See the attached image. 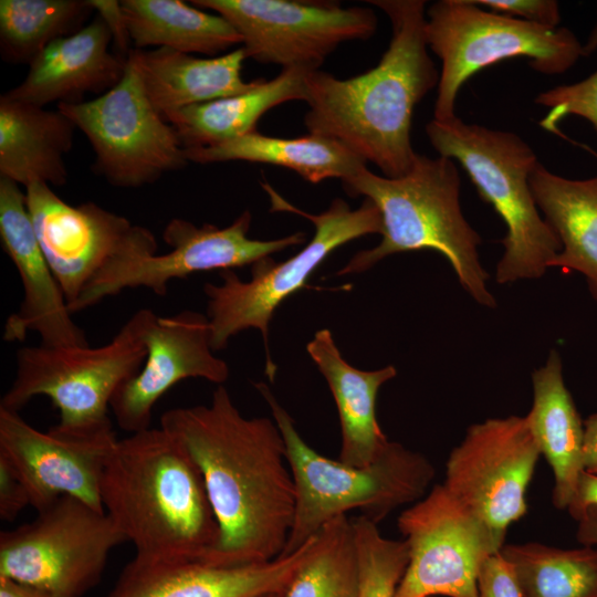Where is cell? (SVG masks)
<instances>
[{
    "instance_id": "6da1fadb",
    "label": "cell",
    "mask_w": 597,
    "mask_h": 597,
    "mask_svg": "<svg viewBox=\"0 0 597 597\" xmlns=\"http://www.w3.org/2000/svg\"><path fill=\"white\" fill-rule=\"evenodd\" d=\"M160 427L197 463L219 526L203 563L261 564L281 556L295 512V488L283 436L274 420L245 418L219 385L211 404L175 408Z\"/></svg>"
},
{
    "instance_id": "7a4b0ae2",
    "label": "cell",
    "mask_w": 597,
    "mask_h": 597,
    "mask_svg": "<svg viewBox=\"0 0 597 597\" xmlns=\"http://www.w3.org/2000/svg\"><path fill=\"white\" fill-rule=\"evenodd\" d=\"M368 3L389 18L387 50L376 66L349 78L310 71L304 124L310 134L342 143L396 178L409 171L416 155L410 138L415 107L438 86L440 74L426 42V1Z\"/></svg>"
},
{
    "instance_id": "3957f363",
    "label": "cell",
    "mask_w": 597,
    "mask_h": 597,
    "mask_svg": "<svg viewBox=\"0 0 597 597\" xmlns=\"http://www.w3.org/2000/svg\"><path fill=\"white\" fill-rule=\"evenodd\" d=\"M100 495L137 557L203 563L217 544L219 526L202 474L185 446L161 427L117 439Z\"/></svg>"
},
{
    "instance_id": "277c9868",
    "label": "cell",
    "mask_w": 597,
    "mask_h": 597,
    "mask_svg": "<svg viewBox=\"0 0 597 597\" xmlns=\"http://www.w3.org/2000/svg\"><path fill=\"white\" fill-rule=\"evenodd\" d=\"M460 185L453 159L418 153L404 176L376 175L365 166L344 180L349 196H363L376 205L384 231L379 244L358 251L337 275L365 272L391 254L434 250L449 261L461 286L476 303L496 307L488 287L489 274L479 258L481 238L461 210Z\"/></svg>"
},
{
    "instance_id": "5b68a950",
    "label": "cell",
    "mask_w": 597,
    "mask_h": 597,
    "mask_svg": "<svg viewBox=\"0 0 597 597\" xmlns=\"http://www.w3.org/2000/svg\"><path fill=\"white\" fill-rule=\"evenodd\" d=\"M254 386L283 436L295 488L293 524L281 556L297 551L327 522L352 510L378 524L397 507L426 495L434 468L423 454L389 441L365 467L332 460L303 440L292 417L264 383Z\"/></svg>"
},
{
    "instance_id": "8992f818",
    "label": "cell",
    "mask_w": 597,
    "mask_h": 597,
    "mask_svg": "<svg viewBox=\"0 0 597 597\" xmlns=\"http://www.w3.org/2000/svg\"><path fill=\"white\" fill-rule=\"evenodd\" d=\"M426 133L439 156L460 164L506 227L496 282L542 277L562 244L541 217L530 186L538 164L531 146L514 133L468 124L457 116L447 122L431 119Z\"/></svg>"
},
{
    "instance_id": "52a82bcc",
    "label": "cell",
    "mask_w": 597,
    "mask_h": 597,
    "mask_svg": "<svg viewBox=\"0 0 597 597\" xmlns=\"http://www.w3.org/2000/svg\"><path fill=\"white\" fill-rule=\"evenodd\" d=\"M261 187L269 196L271 211L292 212L308 219L315 229L313 238L283 262L270 256L254 262L249 281H242L233 270H223L220 272L222 283H206L203 291L208 297L212 349L220 350L230 337L256 328L264 342L265 373L273 379L276 366L271 359L268 335L275 310L287 297L307 287L310 276L333 251L355 239L383 234L384 226L380 211L369 199L352 209L345 200L335 198L325 211L312 214L286 201L269 182H261Z\"/></svg>"
},
{
    "instance_id": "ba28073f",
    "label": "cell",
    "mask_w": 597,
    "mask_h": 597,
    "mask_svg": "<svg viewBox=\"0 0 597 597\" xmlns=\"http://www.w3.org/2000/svg\"><path fill=\"white\" fill-rule=\"evenodd\" d=\"M148 314V308L137 311L111 342L100 347L41 344L20 348L13 383L0 407L19 412L32 398L45 396L60 412L56 429L74 434L113 430L111 401L145 360Z\"/></svg>"
},
{
    "instance_id": "9c48e42d",
    "label": "cell",
    "mask_w": 597,
    "mask_h": 597,
    "mask_svg": "<svg viewBox=\"0 0 597 597\" xmlns=\"http://www.w3.org/2000/svg\"><path fill=\"white\" fill-rule=\"evenodd\" d=\"M428 49L441 61L433 119L454 118L463 84L500 61L524 57L545 75L568 71L583 57V43L565 27L547 28L502 15L473 0H439L426 12Z\"/></svg>"
},
{
    "instance_id": "30bf717a",
    "label": "cell",
    "mask_w": 597,
    "mask_h": 597,
    "mask_svg": "<svg viewBox=\"0 0 597 597\" xmlns=\"http://www.w3.org/2000/svg\"><path fill=\"white\" fill-rule=\"evenodd\" d=\"M251 221L249 210L223 228L210 223L199 227L174 218L163 231V239L170 248L164 254L157 253V242L150 230L134 226L124 247L87 283L69 310L72 314L86 310L126 289L146 287L164 296L172 280L252 265L305 242L304 232L274 240L250 239Z\"/></svg>"
},
{
    "instance_id": "8fae6325",
    "label": "cell",
    "mask_w": 597,
    "mask_h": 597,
    "mask_svg": "<svg viewBox=\"0 0 597 597\" xmlns=\"http://www.w3.org/2000/svg\"><path fill=\"white\" fill-rule=\"evenodd\" d=\"M126 542L111 517L63 495L29 523L0 533V576L63 597H82Z\"/></svg>"
},
{
    "instance_id": "7c38bea8",
    "label": "cell",
    "mask_w": 597,
    "mask_h": 597,
    "mask_svg": "<svg viewBox=\"0 0 597 597\" xmlns=\"http://www.w3.org/2000/svg\"><path fill=\"white\" fill-rule=\"evenodd\" d=\"M56 108L87 137L94 172L113 186L154 184L189 163L177 132L149 102L128 56L124 76L109 91Z\"/></svg>"
},
{
    "instance_id": "4fadbf2b",
    "label": "cell",
    "mask_w": 597,
    "mask_h": 597,
    "mask_svg": "<svg viewBox=\"0 0 597 597\" xmlns=\"http://www.w3.org/2000/svg\"><path fill=\"white\" fill-rule=\"evenodd\" d=\"M223 17L240 34L247 59L260 63L318 70L342 43L369 39L377 29L366 7L332 1L192 0Z\"/></svg>"
},
{
    "instance_id": "5bb4252c",
    "label": "cell",
    "mask_w": 597,
    "mask_h": 597,
    "mask_svg": "<svg viewBox=\"0 0 597 597\" xmlns=\"http://www.w3.org/2000/svg\"><path fill=\"white\" fill-rule=\"evenodd\" d=\"M397 525L409 561L395 597H478L481 567L502 546L443 483L406 509Z\"/></svg>"
},
{
    "instance_id": "9a60e30c",
    "label": "cell",
    "mask_w": 597,
    "mask_h": 597,
    "mask_svg": "<svg viewBox=\"0 0 597 597\" xmlns=\"http://www.w3.org/2000/svg\"><path fill=\"white\" fill-rule=\"evenodd\" d=\"M541 451L526 417L474 423L447 461L444 486L503 546L527 510L525 493Z\"/></svg>"
},
{
    "instance_id": "2e32d148",
    "label": "cell",
    "mask_w": 597,
    "mask_h": 597,
    "mask_svg": "<svg viewBox=\"0 0 597 597\" xmlns=\"http://www.w3.org/2000/svg\"><path fill=\"white\" fill-rule=\"evenodd\" d=\"M116 441L113 430L74 434L52 427L40 431L18 411L0 407V454L23 480L36 511L63 495L104 511L100 484Z\"/></svg>"
},
{
    "instance_id": "e0dca14e",
    "label": "cell",
    "mask_w": 597,
    "mask_h": 597,
    "mask_svg": "<svg viewBox=\"0 0 597 597\" xmlns=\"http://www.w3.org/2000/svg\"><path fill=\"white\" fill-rule=\"evenodd\" d=\"M144 343L140 369L117 389L109 406L117 425L129 434L149 428L156 402L179 381L202 378L222 385L229 378L228 364L213 354L203 314L182 311L158 316L149 310Z\"/></svg>"
},
{
    "instance_id": "ac0fdd59",
    "label": "cell",
    "mask_w": 597,
    "mask_h": 597,
    "mask_svg": "<svg viewBox=\"0 0 597 597\" xmlns=\"http://www.w3.org/2000/svg\"><path fill=\"white\" fill-rule=\"evenodd\" d=\"M25 196L40 247L70 305L124 247L134 224L92 201L69 205L45 182H31Z\"/></svg>"
},
{
    "instance_id": "d6986e66",
    "label": "cell",
    "mask_w": 597,
    "mask_h": 597,
    "mask_svg": "<svg viewBox=\"0 0 597 597\" xmlns=\"http://www.w3.org/2000/svg\"><path fill=\"white\" fill-rule=\"evenodd\" d=\"M0 238L22 286L20 308L4 324L7 342L24 341L35 332L50 347L87 346L85 333L72 320L65 295L38 241L17 182L0 177Z\"/></svg>"
},
{
    "instance_id": "ffe728a7",
    "label": "cell",
    "mask_w": 597,
    "mask_h": 597,
    "mask_svg": "<svg viewBox=\"0 0 597 597\" xmlns=\"http://www.w3.org/2000/svg\"><path fill=\"white\" fill-rule=\"evenodd\" d=\"M315 536L297 551L261 564L218 566L135 556L107 597H260L284 591Z\"/></svg>"
},
{
    "instance_id": "44dd1931",
    "label": "cell",
    "mask_w": 597,
    "mask_h": 597,
    "mask_svg": "<svg viewBox=\"0 0 597 597\" xmlns=\"http://www.w3.org/2000/svg\"><path fill=\"white\" fill-rule=\"evenodd\" d=\"M113 41L96 15L80 31L50 43L30 64L24 80L3 93L10 100L45 107L80 103L114 87L125 74L127 57L109 51Z\"/></svg>"
},
{
    "instance_id": "7402d4cb",
    "label": "cell",
    "mask_w": 597,
    "mask_h": 597,
    "mask_svg": "<svg viewBox=\"0 0 597 597\" xmlns=\"http://www.w3.org/2000/svg\"><path fill=\"white\" fill-rule=\"evenodd\" d=\"M242 46L217 56L197 57L168 48L132 49L128 60L136 69L144 91L163 115L178 109L233 96L252 88L245 82Z\"/></svg>"
},
{
    "instance_id": "603a6c76",
    "label": "cell",
    "mask_w": 597,
    "mask_h": 597,
    "mask_svg": "<svg viewBox=\"0 0 597 597\" xmlns=\"http://www.w3.org/2000/svg\"><path fill=\"white\" fill-rule=\"evenodd\" d=\"M306 350L326 379L335 400L341 425L338 460L353 467L371 463L389 440L376 417V400L380 387L397 375L388 365L376 370H360L342 356L329 329L314 334Z\"/></svg>"
},
{
    "instance_id": "cb8c5ba5",
    "label": "cell",
    "mask_w": 597,
    "mask_h": 597,
    "mask_svg": "<svg viewBox=\"0 0 597 597\" xmlns=\"http://www.w3.org/2000/svg\"><path fill=\"white\" fill-rule=\"evenodd\" d=\"M533 406L526 419L541 454L554 474L553 503L569 509L584 471V421L563 377L559 353L552 349L532 374Z\"/></svg>"
},
{
    "instance_id": "d4e9b609",
    "label": "cell",
    "mask_w": 597,
    "mask_h": 597,
    "mask_svg": "<svg viewBox=\"0 0 597 597\" xmlns=\"http://www.w3.org/2000/svg\"><path fill=\"white\" fill-rule=\"evenodd\" d=\"M76 127L60 109L0 96V177L27 187L67 182L64 155Z\"/></svg>"
},
{
    "instance_id": "484cf974",
    "label": "cell",
    "mask_w": 597,
    "mask_h": 597,
    "mask_svg": "<svg viewBox=\"0 0 597 597\" xmlns=\"http://www.w3.org/2000/svg\"><path fill=\"white\" fill-rule=\"evenodd\" d=\"M530 186L545 221L562 244L551 268L580 273L597 303V176L569 179L538 161L530 176Z\"/></svg>"
},
{
    "instance_id": "4316f807",
    "label": "cell",
    "mask_w": 597,
    "mask_h": 597,
    "mask_svg": "<svg viewBox=\"0 0 597 597\" xmlns=\"http://www.w3.org/2000/svg\"><path fill=\"white\" fill-rule=\"evenodd\" d=\"M310 70L286 67L272 80L258 78L247 92L188 106L164 116L185 149L209 147L256 130L258 121L271 108L307 100Z\"/></svg>"
},
{
    "instance_id": "83f0119b",
    "label": "cell",
    "mask_w": 597,
    "mask_h": 597,
    "mask_svg": "<svg viewBox=\"0 0 597 597\" xmlns=\"http://www.w3.org/2000/svg\"><path fill=\"white\" fill-rule=\"evenodd\" d=\"M188 161L213 164L242 160L280 166L293 170L311 184L352 177L366 161L342 143L307 134L294 138L268 136L256 130L209 147L185 149Z\"/></svg>"
},
{
    "instance_id": "f1b7e54d",
    "label": "cell",
    "mask_w": 597,
    "mask_h": 597,
    "mask_svg": "<svg viewBox=\"0 0 597 597\" xmlns=\"http://www.w3.org/2000/svg\"><path fill=\"white\" fill-rule=\"evenodd\" d=\"M121 4L134 49L158 46L217 56L242 44L223 17L180 0H122Z\"/></svg>"
},
{
    "instance_id": "f546056e",
    "label": "cell",
    "mask_w": 597,
    "mask_h": 597,
    "mask_svg": "<svg viewBox=\"0 0 597 597\" xmlns=\"http://www.w3.org/2000/svg\"><path fill=\"white\" fill-rule=\"evenodd\" d=\"M500 554L523 597H597V546L509 544Z\"/></svg>"
},
{
    "instance_id": "4dcf8cb0",
    "label": "cell",
    "mask_w": 597,
    "mask_h": 597,
    "mask_svg": "<svg viewBox=\"0 0 597 597\" xmlns=\"http://www.w3.org/2000/svg\"><path fill=\"white\" fill-rule=\"evenodd\" d=\"M92 11L88 0H1L2 60L30 64L50 43L80 31Z\"/></svg>"
},
{
    "instance_id": "1f68e13d",
    "label": "cell",
    "mask_w": 597,
    "mask_h": 597,
    "mask_svg": "<svg viewBox=\"0 0 597 597\" xmlns=\"http://www.w3.org/2000/svg\"><path fill=\"white\" fill-rule=\"evenodd\" d=\"M358 561L352 519L339 515L316 534L284 597H356Z\"/></svg>"
},
{
    "instance_id": "d6a6232c",
    "label": "cell",
    "mask_w": 597,
    "mask_h": 597,
    "mask_svg": "<svg viewBox=\"0 0 597 597\" xmlns=\"http://www.w3.org/2000/svg\"><path fill=\"white\" fill-rule=\"evenodd\" d=\"M357 561L356 597H395L409 561L407 543L386 538L365 516L352 519Z\"/></svg>"
},
{
    "instance_id": "836d02e7",
    "label": "cell",
    "mask_w": 597,
    "mask_h": 597,
    "mask_svg": "<svg viewBox=\"0 0 597 597\" xmlns=\"http://www.w3.org/2000/svg\"><path fill=\"white\" fill-rule=\"evenodd\" d=\"M534 102L549 108L540 122L547 132L556 133L559 123L570 115L588 121L597 132V70L579 82L540 93Z\"/></svg>"
},
{
    "instance_id": "e575fe53",
    "label": "cell",
    "mask_w": 597,
    "mask_h": 597,
    "mask_svg": "<svg viewBox=\"0 0 597 597\" xmlns=\"http://www.w3.org/2000/svg\"><path fill=\"white\" fill-rule=\"evenodd\" d=\"M488 10L547 28H558L559 4L555 0H473Z\"/></svg>"
},
{
    "instance_id": "d590c367",
    "label": "cell",
    "mask_w": 597,
    "mask_h": 597,
    "mask_svg": "<svg viewBox=\"0 0 597 597\" xmlns=\"http://www.w3.org/2000/svg\"><path fill=\"white\" fill-rule=\"evenodd\" d=\"M478 597H523L511 568L500 552L488 557L481 567Z\"/></svg>"
},
{
    "instance_id": "8d00e7d4",
    "label": "cell",
    "mask_w": 597,
    "mask_h": 597,
    "mask_svg": "<svg viewBox=\"0 0 597 597\" xmlns=\"http://www.w3.org/2000/svg\"><path fill=\"white\" fill-rule=\"evenodd\" d=\"M31 505L29 491L10 461L0 454V517L12 522Z\"/></svg>"
},
{
    "instance_id": "74e56055",
    "label": "cell",
    "mask_w": 597,
    "mask_h": 597,
    "mask_svg": "<svg viewBox=\"0 0 597 597\" xmlns=\"http://www.w3.org/2000/svg\"><path fill=\"white\" fill-rule=\"evenodd\" d=\"M88 3L93 11H96L97 15L105 22L121 54L127 57L132 51V39L121 1L88 0Z\"/></svg>"
},
{
    "instance_id": "f35d334b",
    "label": "cell",
    "mask_w": 597,
    "mask_h": 597,
    "mask_svg": "<svg viewBox=\"0 0 597 597\" xmlns=\"http://www.w3.org/2000/svg\"><path fill=\"white\" fill-rule=\"evenodd\" d=\"M584 471L597 475V412L584 420Z\"/></svg>"
},
{
    "instance_id": "ab89813d",
    "label": "cell",
    "mask_w": 597,
    "mask_h": 597,
    "mask_svg": "<svg viewBox=\"0 0 597 597\" xmlns=\"http://www.w3.org/2000/svg\"><path fill=\"white\" fill-rule=\"evenodd\" d=\"M573 517L577 521V541L586 546H597V504H589Z\"/></svg>"
},
{
    "instance_id": "60d3db41",
    "label": "cell",
    "mask_w": 597,
    "mask_h": 597,
    "mask_svg": "<svg viewBox=\"0 0 597 597\" xmlns=\"http://www.w3.org/2000/svg\"><path fill=\"white\" fill-rule=\"evenodd\" d=\"M0 597H63L43 589L0 576Z\"/></svg>"
},
{
    "instance_id": "b9f144b4",
    "label": "cell",
    "mask_w": 597,
    "mask_h": 597,
    "mask_svg": "<svg viewBox=\"0 0 597 597\" xmlns=\"http://www.w3.org/2000/svg\"><path fill=\"white\" fill-rule=\"evenodd\" d=\"M589 504H597V475L584 472L579 482L577 498L568 512L573 516Z\"/></svg>"
},
{
    "instance_id": "7bdbcfd3",
    "label": "cell",
    "mask_w": 597,
    "mask_h": 597,
    "mask_svg": "<svg viewBox=\"0 0 597 597\" xmlns=\"http://www.w3.org/2000/svg\"><path fill=\"white\" fill-rule=\"evenodd\" d=\"M597 51V21L591 29L586 42L583 44V55L585 57Z\"/></svg>"
},
{
    "instance_id": "ee69618b",
    "label": "cell",
    "mask_w": 597,
    "mask_h": 597,
    "mask_svg": "<svg viewBox=\"0 0 597 597\" xmlns=\"http://www.w3.org/2000/svg\"><path fill=\"white\" fill-rule=\"evenodd\" d=\"M284 591L270 593L260 597H284Z\"/></svg>"
}]
</instances>
